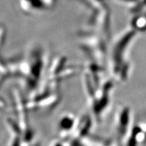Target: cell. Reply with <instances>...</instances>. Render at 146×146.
<instances>
[]
</instances>
